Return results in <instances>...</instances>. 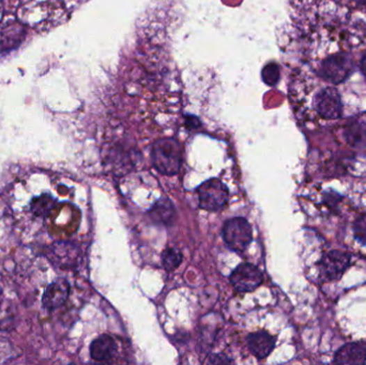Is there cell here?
<instances>
[{
    "mask_svg": "<svg viewBox=\"0 0 366 365\" xmlns=\"http://www.w3.org/2000/svg\"><path fill=\"white\" fill-rule=\"evenodd\" d=\"M248 348L250 352L257 359H264L271 354L276 346V340L273 336L266 331H258L252 333L248 338Z\"/></svg>",
    "mask_w": 366,
    "mask_h": 365,
    "instance_id": "11",
    "label": "cell"
},
{
    "mask_svg": "<svg viewBox=\"0 0 366 365\" xmlns=\"http://www.w3.org/2000/svg\"><path fill=\"white\" fill-rule=\"evenodd\" d=\"M222 358L221 356H214L211 357L210 361L209 362L210 363H230L232 362V360H228L226 357H224V358Z\"/></svg>",
    "mask_w": 366,
    "mask_h": 365,
    "instance_id": "19",
    "label": "cell"
},
{
    "mask_svg": "<svg viewBox=\"0 0 366 365\" xmlns=\"http://www.w3.org/2000/svg\"><path fill=\"white\" fill-rule=\"evenodd\" d=\"M117 346L114 339L107 334H102L95 339L90 345V356L99 362L111 360L116 355Z\"/></svg>",
    "mask_w": 366,
    "mask_h": 365,
    "instance_id": "12",
    "label": "cell"
},
{
    "mask_svg": "<svg viewBox=\"0 0 366 365\" xmlns=\"http://www.w3.org/2000/svg\"><path fill=\"white\" fill-rule=\"evenodd\" d=\"M24 29L22 27L8 28L0 40V51L15 49L23 39Z\"/></svg>",
    "mask_w": 366,
    "mask_h": 365,
    "instance_id": "15",
    "label": "cell"
},
{
    "mask_svg": "<svg viewBox=\"0 0 366 365\" xmlns=\"http://www.w3.org/2000/svg\"><path fill=\"white\" fill-rule=\"evenodd\" d=\"M360 3H365L366 5V0H359Z\"/></svg>",
    "mask_w": 366,
    "mask_h": 365,
    "instance_id": "21",
    "label": "cell"
},
{
    "mask_svg": "<svg viewBox=\"0 0 366 365\" xmlns=\"http://www.w3.org/2000/svg\"><path fill=\"white\" fill-rule=\"evenodd\" d=\"M230 283L240 293L255 290L262 283V273L257 267L252 264L239 265L232 274Z\"/></svg>",
    "mask_w": 366,
    "mask_h": 365,
    "instance_id": "6",
    "label": "cell"
},
{
    "mask_svg": "<svg viewBox=\"0 0 366 365\" xmlns=\"http://www.w3.org/2000/svg\"><path fill=\"white\" fill-rule=\"evenodd\" d=\"M148 213L152 222L167 226L174 222L176 210L170 199H161L153 205Z\"/></svg>",
    "mask_w": 366,
    "mask_h": 365,
    "instance_id": "13",
    "label": "cell"
},
{
    "mask_svg": "<svg viewBox=\"0 0 366 365\" xmlns=\"http://www.w3.org/2000/svg\"><path fill=\"white\" fill-rule=\"evenodd\" d=\"M345 139L355 148L366 147V125L363 123H353L345 130Z\"/></svg>",
    "mask_w": 366,
    "mask_h": 365,
    "instance_id": "14",
    "label": "cell"
},
{
    "mask_svg": "<svg viewBox=\"0 0 366 365\" xmlns=\"http://www.w3.org/2000/svg\"><path fill=\"white\" fill-rule=\"evenodd\" d=\"M356 239L362 244L366 245V213L360 215L353 224Z\"/></svg>",
    "mask_w": 366,
    "mask_h": 365,
    "instance_id": "18",
    "label": "cell"
},
{
    "mask_svg": "<svg viewBox=\"0 0 366 365\" xmlns=\"http://www.w3.org/2000/svg\"><path fill=\"white\" fill-rule=\"evenodd\" d=\"M223 239L230 249L241 253L253 239L252 226L244 217H234L223 226Z\"/></svg>",
    "mask_w": 366,
    "mask_h": 365,
    "instance_id": "2",
    "label": "cell"
},
{
    "mask_svg": "<svg viewBox=\"0 0 366 365\" xmlns=\"http://www.w3.org/2000/svg\"><path fill=\"white\" fill-rule=\"evenodd\" d=\"M54 206H55V199L47 194L35 197L33 199V203H31V208L33 215L40 217H45L49 215Z\"/></svg>",
    "mask_w": 366,
    "mask_h": 365,
    "instance_id": "16",
    "label": "cell"
},
{
    "mask_svg": "<svg viewBox=\"0 0 366 365\" xmlns=\"http://www.w3.org/2000/svg\"><path fill=\"white\" fill-rule=\"evenodd\" d=\"M151 159L157 171L166 176H174L182 164V149L175 139H161L152 146Z\"/></svg>",
    "mask_w": 366,
    "mask_h": 365,
    "instance_id": "1",
    "label": "cell"
},
{
    "mask_svg": "<svg viewBox=\"0 0 366 365\" xmlns=\"http://www.w3.org/2000/svg\"><path fill=\"white\" fill-rule=\"evenodd\" d=\"M69 295V283L65 279H58L51 283L45 289V294L42 297V304L47 310H56L67 302Z\"/></svg>",
    "mask_w": 366,
    "mask_h": 365,
    "instance_id": "9",
    "label": "cell"
},
{
    "mask_svg": "<svg viewBox=\"0 0 366 365\" xmlns=\"http://www.w3.org/2000/svg\"><path fill=\"white\" fill-rule=\"evenodd\" d=\"M81 259V251L74 243L56 242L51 247V261L59 268H74Z\"/></svg>",
    "mask_w": 366,
    "mask_h": 365,
    "instance_id": "8",
    "label": "cell"
},
{
    "mask_svg": "<svg viewBox=\"0 0 366 365\" xmlns=\"http://www.w3.org/2000/svg\"><path fill=\"white\" fill-rule=\"evenodd\" d=\"M316 111L322 118L334 121L342 117L343 107H342L341 95L339 91L333 87L322 89L315 99Z\"/></svg>",
    "mask_w": 366,
    "mask_h": 365,
    "instance_id": "7",
    "label": "cell"
},
{
    "mask_svg": "<svg viewBox=\"0 0 366 365\" xmlns=\"http://www.w3.org/2000/svg\"><path fill=\"white\" fill-rule=\"evenodd\" d=\"M351 256L341 251H331L320 261V277L327 282L337 281L350 266Z\"/></svg>",
    "mask_w": 366,
    "mask_h": 365,
    "instance_id": "5",
    "label": "cell"
},
{
    "mask_svg": "<svg viewBox=\"0 0 366 365\" xmlns=\"http://www.w3.org/2000/svg\"><path fill=\"white\" fill-rule=\"evenodd\" d=\"M200 208L207 211H218L228 203L230 192L222 181L214 178L205 181L197 189Z\"/></svg>",
    "mask_w": 366,
    "mask_h": 365,
    "instance_id": "3",
    "label": "cell"
},
{
    "mask_svg": "<svg viewBox=\"0 0 366 365\" xmlns=\"http://www.w3.org/2000/svg\"><path fill=\"white\" fill-rule=\"evenodd\" d=\"M353 70V61L348 54L339 53L330 56L321 65L320 75L326 81L337 85L348 79Z\"/></svg>",
    "mask_w": 366,
    "mask_h": 365,
    "instance_id": "4",
    "label": "cell"
},
{
    "mask_svg": "<svg viewBox=\"0 0 366 365\" xmlns=\"http://www.w3.org/2000/svg\"><path fill=\"white\" fill-rule=\"evenodd\" d=\"M182 258L183 256L180 251L174 249V247L166 249L162 254L163 267H164L167 271L175 270V269L180 266Z\"/></svg>",
    "mask_w": 366,
    "mask_h": 365,
    "instance_id": "17",
    "label": "cell"
},
{
    "mask_svg": "<svg viewBox=\"0 0 366 365\" xmlns=\"http://www.w3.org/2000/svg\"><path fill=\"white\" fill-rule=\"evenodd\" d=\"M361 70L362 73H363L364 77H365L366 79V54L363 56V58H362Z\"/></svg>",
    "mask_w": 366,
    "mask_h": 365,
    "instance_id": "20",
    "label": "cell"
},
{
    "mask_svg": "<svg viewBox=\"0 0 366 365\" xmlns=\"http://www.w3.org/2000/svg\"><path fill=\"white\" fill-rule=\"evenodd\" d=\"M366 362V345L363 343H349L336 352V364H364Z\"/></svg>",
    "mask_w": 366,
    "mask_h": 365,
    "instance_id": "10",
    "label": "cell"
}]
</instances>
